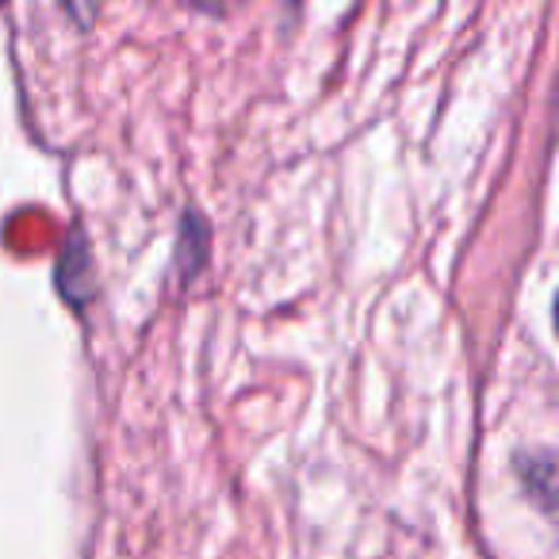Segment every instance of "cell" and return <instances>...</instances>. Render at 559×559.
<instances>
[{
    "label": "cell",
    "instance_id": "obj_1",
    "mask_svg": "<svg viewBox=\"0 0 559 559\" xmlns=\"http://www.w3.org/2000/svg\"><path fill=\"white\" fill-rule=\"evenodd\" d=\"M85 280V288L93 292V280H88V249L85 241H81V234L73 238V246L66 249L62 264H58V284H62L66 299H70L73 307H81V296H78V284Z\"/></svg>",
    "mask_w": 559,
    "mask_h": 559
}]
</instances>
